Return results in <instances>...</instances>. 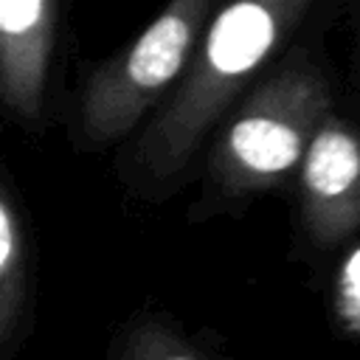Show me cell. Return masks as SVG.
<instances>
[{
	"label": "cell",
	"instance_id": "obj_1",
	"mask_svg": "<svg viewBox=\"0 0 360 360\" xmlns=\"http://www.w3.org/2000/svg\"><path fill=\"white\" fill-rule=\"evenodd\" d=\"M312 0H214L188 68L135 146L149 177L180 172L202 135L262 76Z\"/></svg>",
	"mask_w": 360,
	"mask_h": 360
},
{
	"label": "cell",
	"instance_id": "obj_2",
	"mask_svg": "<svg viewBox=\"0 0 360 360\" xmlns=\"http://www.w3.org/2000/svg\"><path fill=\"white\" fill-rule=\"evenodd\" d=\"M329 84L307 53L276 65L233 101L219 127L208 174L225 194H253L284 183L329 115Z\"/></svg>",
	"mask_w": 360,
	"mask_h": 360
},
{
	"label": "cell",
	"instance_id": "obj_3",
	"mask_svg": "<svg viewBox=\"0 0 360 360\" xmlns=\"http://www.w3.org/2000/svg\"><path fill=\"white\" fill-rule=\"evenodd\" d=\"M211 8L214 0H169L124 51L87 76L76 121L84 143L118 141L158 104L188 68Z\"/></svg>",
	"mask_w": 360,
	"mask_h": 360
},
{
	"label": "cell",
	"instance_id": "obj_4",
	"mask_svg": "<svg viewBox=\"0 0 360 360\" xmlns=\"http://www.w3.org/2000/svg\"><path fill=\"white\" fill-rule=\"evenodd\" d=\"M301 222L312 242L338 245L360 231V132L332 112L301 163Z\"/></svg>",
	"mask_w": 360,
	"mask_h": 360
},
{
	"label": "cell",
	"instance_id": "obj_5",
	"mask_svg": "<svg viewBox=\"0 0 360 360\" xmlns=\"http://www.w3.org/2000/svg\"><path fill=\"white\" fill-rule=\"evenodd\" d=\"M59 0H0V101L25 124H39L56 48Z\"/></svg>",
	"mask_w": 360,
	"mask_h": 360
},
{
	"label": "cell",
	"instance_id": "obj_6",
	"mask_svg": "<svg viewBox=\"0 0 360 360\" xmlns=\"http://www.w3.org/2000/svg\"><path fill=\"white\" fill-rule=\"evenodd\" d=\"M25 307V245L11 197L0 186V354L11 343Z\"/></svg>",
	"mask_w": 360,
	"mask_h": 360
},
{
	"label": "cell",
	"instance_id": "obj_7",
	"mask_svg": "<svg viewBox=\"0 0 360 360\" xmlns=\"http://www.w3.org/2000/svg\"><path fill=\"white\" fill-rule=\"evenodd\" d=\"M110 360H211L180 329L160 318H149L127 329Z\"/></svg>",
	"mask_w": 360,
	"mask_h": 360
},
{
	"label": "cell",
	"instance_id": "obj_8",
	"mask_svg": "<svg viewBox=\"0 0 360 360\" xmlns=\"http://www.w3.org/2000/svg\"><path fill=\"white\" fill-rule=\"evenodd\" d=\"M340 301H343V312L349 315V321L360 323V253H357L354 262L346 267Z\"/></svg>",
	"mask_w": 360,
	"mask_h": 360
}]
</instances>
